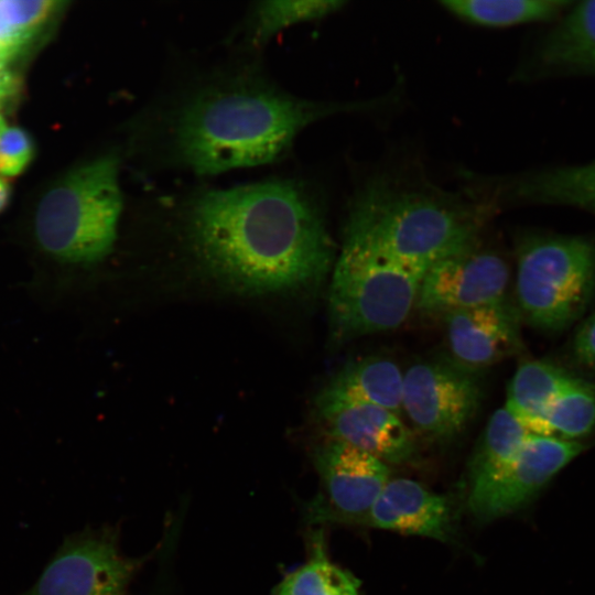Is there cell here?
Here are the masks:
<instances>
[{"label": "cell", "instance_id": "9", "mask_svg": "<svg viewBox=\"0 0 595 595\" xmlns=\"http://www.w3.org/2000/svg\"><path fill=\"white\" fill-rule=\"evenodd\" d=\"M584 448L578 441L530 434L506 467L469 489L470 515L488 522L522 508Z\"/></svg>", "mask_w": 595, "mask_h": 595}, {"label": "cell", "instance_id": "25", "mask_svg": "<svg viewBox=\"0 0 595 595\" xmlns=\"http://www.w3.org/2000/svg\"><path fill=\"white\" fill-rule=\"evenodd\" d=\"M34 154L30 134L20 127H0V175L15 176L23 172Z\"/></svg>", "mask_w": 595, "mask_h": 595}, {"label": "cell", "instance_id": "14", "mask_svg": "<svg viewBox=\"0 0 595 595\" xmlns=\"http://www.w3.org/2000/svg\"><path fill=\"white\" fill-rule=\"evenodd\" d=\"M363 523L439 541H448L454 531L450 499L408 478H390Z\"/></svg>", "mask_w": 595, "mask_h": 595}, {"label": "cell", "instance_id": "5", "mask_svg": "<svg viewBox=\"0 0 595 595\" xmlns=\"http://www.w3.org/2000/svg\"><path fill=\"white\" fill-rule=\"evenodd\" d=\"M331 273L329 335L344 344L399 327L415 307L425 272L344 239Z\"/></svg>", "mask_w": 595, "mask_h": 595}, {"label": "cell", "instance_id": "4", "mask_svg": "<svg viewBox=\"0 0 595 595\" xmlns=\"http://www.w3.org/2000/svg\"><path fill=\"white\" fill-rule=\"evenodd\" d=\"M118 176V158L104 155L72 170L42 196L34 223L45 252L75 264L107 257L122 209Z\"/></svg>", "mask_w": 595, "mask_h": 595}, {"label": "cell", "instance_id": "13", "mask_svg": "<svg viewBox=\"0 0 595 595\" xmlns=\"http://www.w3.org/2000/svg\"><path fill=\"white\" fill-rule=\"evenodd\" d=\"M452 360L478 371L520 347L518 318L506 300L444 315Z\"/></svg>", "mask_w": 595, "mask_h": 595}, {"label": "cell", "instance_id": "6", "mask_svg": "<svg viewBox=\"0 0 595 595\" xmlns=\"http://www.w3.org/2000/svg\"><path fill=\"white\" fill-rule=\"evenodd\" d=\"M595 289V242L584 236L529 234L517 246L516 295L533 327L565 329Z\"/></svg>", "mask_w": 595, "mask_h": 595}, {"label": "cell", "instance_id": "19", "mask_svg": "<svg viewBox=\"0 0 595 595\" xmlns=\"http://www.w3.org/2000/svg\"><path fill=\"white\" fill-rule=\"evenodd\" d=\"M573 1L565 0H446L452 14L477 25L505 28L558 20Z\"/></svg>", "mask_w": 595, "mask_h": 595}, {"label": "cell", "instance_id": "17", "mask_svg": "<svg viewBox=\"0 0 595 595\" xmlns=\"http://www.w3.org/2000/svg\"><path fill=\"white\" fill-rule=\"evenodd\" d=\"M403 374L382 357H364L345 364L317 394L320 401L363 402L402 413Z\"/></svg>", "mask_w": 595, "mask_h": 595}, {"label": "cell", "instance_id": "15", "mask_svg": "<svg viewBox=\"0 0 595 595\" xmlns=\"http://www.w3.org/2000/svg\"><path fill=\"white\" fill-rule=\"evenodd\" d=\"M531 78L595 76V0L573 1L536 45Z\"/></svg>", "mask_w": 595, "mask_h": 595}, {"label": "cell", "instance_id": "24", "mask_svg": "<svg viewBox=\"0 0 595 595\" xmlns=\"http://www.w3.org/2000/svg\"><path fill=\"white\" fill-rule=\"evenodd\" d=\"M345 2L337 0L261 1L255 3L246 23V37L263 45L282 29L328 15Z\"/></svg>", "mask_w": 595, "mask_h": 595}, {"label": "cell", "instance_id": "20", "mask_svg": "<svg viewBox=\"0 0 595 595\" xmlns=\"http://www.w3.org/2000/svg\"><path fill=\"white\" fill-rule=\"evenodd\" d=\"M530 434L505 408L496 410L468 462L469 489L485 484L506 467Z\"/></svg>", "mask_w": 595, "mask_h": 595}, {"label": "cell", "instance_id": "18", "mask_svg": "<svg viewBox=\"0 0 595 595\" xmlns=\"http://www.w3.org/2000/svg\"><path fill=\"white\" fill-rule=\"evenodd\" d=\"M567 378L563 369L549 361L522 363L509 383L505 409L529 433L549 436L547 414Z\"/></svg>", "mask_w": 595, "mask_h": 595}, {"label": "cell", "instance_id": "3", "mask_svg": "<svg viewBox=\"0 0 595 595\" xmlns=\"http://www.w3.org/2000/svg\"><path fill=\"white\" fill-rule=\"evenodd\" d=\"M491 206L432 188L371 181L356 194L344 239L422 272L477 247Z\"/></svg>", "mask_w": 595, "mask_h": 595}, {"label": "cell", "instance_id": "8", "mask_svg": "<svg viewBox=\"0 0 595 595\" xmlns=\"http://www.w3.org/2000/svg\"><path fill=\"white\" fill-rule=\"evenodd\" d=\"M142 562L120 553L112 529L85 531L64 542L22 595H125Z\"/></svg>", "mask_w": 595, "mask_h": 595}, {"label": "cell", "instance_id": "23", "mask_svg": "<svg viewBox=\"0 0 595 595\" xmlns=\"http://www.w3.org/2000/svg\"><path fill=\"white\" fill-rule=\"evenodd\" d=\"M549 436L578 441L595 430V387L569 376L545 419Z\"/></svg>", "mask_w": 595, "mask_h": 595}, {"label": "cell", "instance_id": "29", "mask_svg": "<svg viewBox=\"0 0 595 595\" xmlns=\"http://www.w3.org/2000/svg\"><path fill=\"white\" fill-rule=\"evenodd\" d=\"M4 122H6V121H4L3 117L0 115V127H1Z\"/></svg>", "mask_w": 595, "mask_h": 595}, {"label": "cell", "instance_id": "26", "mask_svg": "<svg viewBox=\"0 0 595 595\" xmlns=\"http://www.w3.org/2000/svg\"><path fill=\"white\" fill-rule=\"evenodd\" d=\"M573 353L581 364L595 369V311L576 331Z\"/></svg>", "mask_w": 595, "mask_h": 595}, {"label": "cell", "instance_id": "21", "mask_svg": "<svg viewBox=\"0 0 595 595\" xmlns=\"http://www.w3.org/2000/svg\"><path fill=\"white\" fill-rule=\"evenodd\" d=\"M62 1L0 0V60L8 65L44 34Z\"/></svg>", "mask_w": 595, "mask_h": 595}, {"label": "cell", "instance_id": "7", "mask_svg": "<svg viewBox=\"0 0 595 595\" xmlns=\"http://www.w3.org/2000/svg\"><path fill=\"white\" fill-rule=\"evenodd\" d=\"M483 396L477 371L453 360L415 363L403 374L402 412L434 441L458 436L477 413Z\"/></svg>", "mask_w": 595, "mask_h": 595}, {"label": "cell", "instance_id": "10", "mask_svg": "<svg viewBox=\"0 0 595 595\" xmlns=\"http://www.w3.org/2000/svg\"><path fill=\"white\" fill-rule=\"evenodd\" d=\"M313 461L324 494L313 504L314 518L363 523L390 479L388 465L333 439L315 447Z\"/></svg>", "mask_w": 595, "mask_h": 595}, {"label": "cell", "instance_id": "22", "mask_svg": "<svg viewBox=\"0 0 595 595\" xmlns=\"http://www.w3.org/2000/svg\"><path fill=\"white\" fill-rule=\"evenodd\" d=\"M322 534H315L309 560L284 576L273 595H359V581L326 555Z\"/></svg>", "mask_w": 595, "mask_h": 595}, {"label": "cell", "instance_id": "2", "mask_svg": "<svg viewBox=\"0 0 595 595\" xmlns=\"http://www.w3.org/2000/svg\"><path fill=\"white\" fill-rule=\"evenodd\" d=\"M369 107L302 99L234 78L202 87L170 112L166 149L173 163L201 175L262 165L280 159L309 125Z\"/></svg>", "mask_w": 595, "mask_h": 595}, {"label": "cell", "instance_id": "1", "mask_svg": "<svg viewBox=\"0 0 595 595\" xmlns=\"http://www.w3.org/2000/svg\"><path fill=\"white\" fill-rule=\"evenodd\" d=\"M182 218L199 263L238 291L309 290L337 258L316 196L298 181L202 190L184 201Z\"/></svg>", "mask_w": 595, "mask_h": 595}, {"label": "cell", "instance_id": "27", "mask_svg": "<svg viewBox=\"0 0 595 595\" xmlns=\"http://www.w3.org/2000/svg\"><path fill=\"white\" fill-rule=\"evenodd\" d=\"M14 88L15 78L9 65L0 60V106L13 94Z\"/></svg>", "mask_w": 595, "mask_h": 595}, {"label": "cell", "instance_id": "11", "mask_svg": "<svg viewBox=\"0 0 595 595\" xmlns=\"http://www.w3.org/2000/svg\"><path fill=\"white\" fill-rule=\"evenodd\" d=\"M509 268L498 253L477 247L441 260L423 274L415 307L425 314H447L505 300Z\"/></svg>", "mask_w": 595, "mask_h": 595}, {"label": "cell", "instance_id": "12", "mask_svg": "<svg viewBox=\"0 0 595 595\" xmlns=\"http://www.w3.org/2000/svg\"><path fill=\"white\" fill-rule=\"evenodd\" d=\"M328 439L361 450L388 464L414 459V439L400 416L370 403L316 400Z\"/></svg>", "mask_w": 595, "mask_h": 595}, {"label": "cell", "instance_id": "28", "mask_svg": "<svg viewBox=\"0 0 595 595\" xmlns=\"http://www.w3.org/2000/svg\"><path fill=\"white\" fill-rule=\"evenodd\" d=\"M10 197L9 183L0 176V212L8 205Z\"/></svg>", "mask_w": 595, "mask_h": 595}, {"label": "cell", "instance_id": "16", "mask_svg": "<svg viewBox=\"0 0 595 595\" xmlns=\"http://www.w3.org/2000/svg\"><path fill=\"white\" fill-rule=\"evenodd\" d=\"M480 198L497 203L563 205L595 212V161L491 180Z\"/></svg>", "mask_w": 595, "mask_h": 595}]
</instances>
